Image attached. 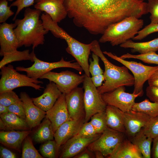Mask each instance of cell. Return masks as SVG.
<instances>
[{
    "label": "cell",
    "mask_w": 158,
    "mask_h": 158,
    "mask_svg": "<svg viewBox=\"0 0 158 158\" xmlns=\"http://www.w3.org/2000/svg\"><path fill=\"white\" fill-rule=\"evenodd\" d=\"M41 11L36 9L26 8L22 19H16V27L14 29L17 38L19 47L32 46V49L43 44L44 35L49 31L44 27L40 19Z\"/></svg>",
    "instance_id": "obj_2"
},
{
    "label": "cell",
    "mask_w": 158,
    "mask_h": 158,
    "mask_svg": "<svg viewBox=\"0 0 158 158\" xmlns=\"http://www.w3.org/2000/svg\"><path fill=\"white\" fill-rule=\"evenodd\" d=\"M8 0H0V23L6 22L7 19L14 14L8 6Z\"/></svg>",
    "instance_id": "obj_38"
},
{
    "label": "cell",
    "mask_w": 158,
    "mask_h": 158,
    "mask_svg": "<svg viewBox=\"0 0 158 158\" xmlns=\"http://www.w3.org/2000/svg\"><path fill=\"white\" fill-rule=\"evenodd\" d=\"M107 127L125 133L124 112L113 106L107 105L105 110Z\"/></svg>",
    "instance_id": "obj_23"
},
{
    "label": "cell",
    "mask_w": 158,
    "mask_h": 158,
    "mask_svg": "<svg viewBox=\"0 0 158 158\" xmlns=\"http://www.w3.org/2000/svg\"><path fill=\"white\" fill-rule=\"evenodd\" d=\"M120 57L124 59L131 58L137 59L145 63L158 65V54L155 52H150L138 55H133L127 53Z\"/></svg>",
    "instance_id": "obj_32"
},
{
    "label": "cell",
    "mask_w": 158,
    "mask_h": 158,
    "mask_svg": "<svg viewBox=\"0 0 158 158\" xmlns=\"http://www.w3.org/2000/svg\"><path fill=\"white\" fill-rule=\"evenodd\" d=\"M146 95L151 101L158 103V87L148 86L146 89Z\"/></svg>",
    "instance_id": "obj_44"
},
{
    "label": "cell",
    "mask_w": 158,
    "mask_h": 158,
    "mask_svg": "<svg viewBox=\"0 0 158 158\" xmlns=\"http://www.w3.org/2000/svg\"><path fill=\"white\" fill-rule=\"evenodd\" d=\"M41 18L45 29L50 31L55 37L66 41L68 45L66 51L75 58L85 74L90 76L88 59L92 46V42L85 44L78 41L60 27L58 23L53 20L50 16L46 13L42 14Z\"/></svg>",
    "instance_id": "obj_3"
},
{
    "label": "cell",
    "mask_w": 158,
    "mask_h": 158,
    "mask_svg": "<svg viewBox=\"0 0 158 158\" xmlns=\"http://www.w3.org/2000/svg\"><path fill=\"white\" fill-rule=\"evenodd\" d=\"M62 94L56 84L51 82L46 85L42 95L32 99L36 106L46 112L53 106Z\"/></svg>",
    "instance_id": "obj_21"
},
{
    "label": "cell",
    "mask_w": 158,
    "mask_h": 158,
    "mask_svg": "<svg viewBox=\"0 0 158 158\" xmlns=\"http://www.w3.org/2000/svg\"><path fill=\"white\" fill-rule=\"evenodd\" d=\"M39 125L33 135V140L35 142L39 143L44 142L49 140H53L54 132L51 123L49 119L45 117Z\"/></svg>",
    "instance_id": "obj_27"
},
{
    "label": "cell",
    "mask_w": 158,
    "mask_h": 158,
    "mask_svg": "<svg viewBox=\"0 0 158 158\" xmlns=\"http://www.w3.org/2000/svg\"><path fill=\"white\" fill-rule=\"evenodd\" d=\"M9 112L13 113L26 120L25 109L23 102L20 101L8 107Z\"/></svg>",
    "instance_id": "obj_42"
},
{
    "label": "cell",
    "mask_w": 158,
    "mask_h": 158,
    "mask_svg": "<svg viewBox=\"0 0 158 158\" xmlns=\"http://www.w3.org/2000/svg\"><path fill=\"white\" fill-rule=\"evenodd\" d=\"M91 42V51L99 56L104 66L103 73L104 83L101 86L97 87L100 94L112 91L121 86H134V78L129 72L128 68L124 66H118L112 63L104 55L99 42L94 40Z\"/></svg>",
    "instance_id": "obj_4"
},
{
    "label": "cell",
    "mask_w": 158,
    "mask_h": 158,
    "mask_svg": "<svg viewBox=\"0 0 158 158\" xmlns=\"http://www.w3.org/2000/svg\"><path fill=\"white\" fill-rule=\"evenodd\" d=\"M101 134L89 137H73L63 145L59 157L73 158L86 148L91 143L98 138Z\"/></svg>",
    "instance_id": "obj_19"
},
{
    "label": "cell",
    "mask_w": 158,
    "mask_h": 158,
    "mask_svg": "<svg viewBox=\"0 0 158 158\" xmlns=\"http://www.w3.org/2000/svg\"><path fill=\"white\" fill-rule=\"evenodd\" d=\"M35 0H16L13 2L10 6H16L17 8V11L13 19V20H16L17 16L20 11L24 8H28L34 5Z\"/></svg>",
    "instance_id": "obj_43"
},
{
    "label": "cell",
    "mask_w": 158,
    "mask_h": 158,
    "mask_svg": "<svg viewBox=\"0 0 158 158\" xmlns=\"http://www.w3.org/2000/svg\"><path fill=\"white\" fill-rule=\"evenodd\" d=\"M142 129L147 136L153 139L158 137V116L152 117Z\"/></svg>",
    "instance_id": "obj_35"
},
{
    "label": "cell",
    "mask_w": 158,
    "mask_h": 158,
    "mask_svg": "<svg viewBox=\"0 0 158 158\" xmlns=\"http://www.w3.org/2000/svg\"><path fill=\"white\" fill-rule=\"evenodd\" d=\"M31 132V130L1 131L0 142L5 146L19 151L24 140Z\"/></svg>",
    "instance_id": "obj_22"
},
{
    "label": "cell",
    "mask_w": 158,
    "mask_h": 158,
    "mask_svg": "<svg viewBox=\"0 0 158 158\" xmlns=\"http://www.w3.org/2000/svg\"><path fill=\"white\" fill-rule=\"evenodd\" d=\"M45 117L51 121L54 132L63 123L72 119L67 108L65 94L62 93L53 106L46 111Z\"/></svg>",
    "instance_id": "obj_15"
},
{
    "label": "cell",
    "mask_w": 158,
    "mask_h": 158,
    "mask_svg": "<svg viewBox=\"0 0 158 158\" xmlns=\"http://www.w3.org/2000/svg\"><path fill=\"white\" fill-rule=\"evenodd\" d=\"M21 158H43L35 148L32 139L28 136L23 141Z\"/></svg>",
    "instance_id": "obj_33"
},
{
    "label": "cell",
    "mask_w": 158,
    "mask_h": 158,
    "mask_svg": "<svg viewBox=\"0 0 158 158\" xmlns=\"http://www.w3.org/2000/svg\"><path fill=\"white\" fill-rule=\"evenodd\" d=\"M59 149L55 140H49L44 142L40 147V151L43 157L55 158Z\"/></svg>",
    "instance_id": "obj_34"
},
{
    "label": "cell",
    "mask_w": 158,
    "mask_h": 158,
    "mask_svg": "<svg viewBox=\"0 0 158 158\" xmlns=\"http://www.w3.org/2000/svg\"><path fill=\"white\" fill-rule=\"evenodd\" d=\"M90 121L97 133L102 134L107 128L105 111L97 113L92 115Z\"/></svg>",
    "instance_id": "obj_31"
},
{
    "label": "cell",
    "mask_w": 158,
    "mask_h": 158,
    "mask_svg": "<svg viewBox=\"0 0 158 158\" xmlns=\"http://www.w3.org/2000/svg\"><path fill=\"white\" fill-rule=\"evenodd\" d=\"M94 153L87 148L73 158H94Z\"/></svg>",
    "instance_id": "obj_47"
},
{
    "label": "cell",
    "mask_w": 158,
    "mask_h": 158,
    "mask_svg": "<svg viewBox=\"0 0 158 158\" xmlns=\"http://www.w3.org/2000/svg\"><path fill=\"white\" fill-rule=\"evenodd\" d=\"M0 117L6 126V129L25 130L30 128L26 120L13 113L8 112L1 114Z\"/></svg>",
    "instance_id": "obj_28"
},
{
    "label": "cell",
    "mask_w": 158,
    "mask_h": 158,
    "mask_svg": "<svg viewBox=\"0 0 158 158\" xmlns=\"http://www.w3.org/2000/svg\"><path fill=\"white\" fill-rule=\"evenodd\" d=\"M21 100L20 98L13 90L5 92L0 94V104L7 107Z\"/></svg>",
    "instance_id": "obj_36"
},
{
    "label": "cell",
    "mask_w": 158,
    "mask_h": 158,
    "mask_svg": "<svg viewBox=\"0 0 158 158\" xmlns=\"http://www.w3.org/2000/svg\"><path fill=\"white\" fill-rule=\"evenodd\" d=\"M33 50L30 53L28 49L22 51L17 50L5 54L0 62V68L14 61L29 60L34 62V57L36 55Z\"/></svg>",
    "instance_id": "obj_29"
},
{
    "label": "cell",
    "mask_w": 158,
    "mask_h": 158,
    "mask_svg": "<svg viewBox=\"0 0 158 158\" xmlns=\"http://www.w3.org/2000/svg\"><path fill=\"white\" fill-rule=\"evenodd\" d=\"M0 69V94L23 87H31L39 90L44 88L39 84H43L42 81L19 73L11 65L4 66Z\"/></svg>",
    "instance_id": "obj_6"
},
{
    "label": "cell",
    "mask_w": 158,
    "mask_h": 158,
    "mask_svg": "<svg viewBox=\"0 0 158 158\" xmlns=\"http://www.w3.org/2000/svg\"><path fill=\"white\" fill-rule=\"evenodd\" d=\"M158 32V23L150 24L139 31L137 35L133 39L134 40H140L154 32Z\"/></svg>",
    "instance_id": "obj_40"
},
{
    "label": "cell",
    "mask_w": 158,
    "mask_h": 158,
    "mask_svg": "<svg viewBox=\"0 0 158 158\" xmlns=\"http://www.w3.org/2000/svg\"><path fill=\"white\" fill-rule=\"evenodd\" d=\"M147 8L148 13L151 14L150 23H158V0H148Z\"/></svg>",
    "instance_id": "obj_39"
},
{
    "label": "cell",
    "mask_w": 158,
    "mask_h": 158,
    "mask_svg": "<svg viewBox=\"0 0 158 158\" xmlns=\"http://www.w3.org/2000/svg\"><path fill=\"white\" fill-rule=\"evenodd\" d=\"M152 142L151 157L153 158H158V137L154 138Z\"/></svg>",
    "instance_id": "obj_49"
},
{
    "label": "cell",
    "mask_w": 158,
    "mask_h": 158,
    "mask_svg": "<svg viewBox=\"0 0 158 158\" xmlns=\"http://www.w3.org/2000/svg\"><path fill=\"white\" fill-rule=\"evenodd\" d=\"M35 9L44 12L53 20L57 23L67 16L64 0H35Z\"/></svg>",
    "instance_id": "obj_17"
},
{
    "label": "cell",
    "mask_w": 158,
    "mask_h": 158,
    "mask_svg": "<svg viewBox=\"0 0 158 158\" xmlns=\"http://www.w3.org/2000/svg\"><path fill=\"white\" fill-rule=\"evenodd\" d=\"M0 153L1 158H16V154L2 146H0Z\"/></svg>",
    "instance_id": "obj_45"
},
{
    "label": "cell",
    "mask_w": 158,
    "mask_h": 158,
    "mask_svg": "<svg viewBox=\"0 0 158 158\" xmlns=\"http://www.w3.org/2000/svg\"><path fill=\"white\" fill-rule=\"evenodd\" d=\"M143 0H64L67 16L75 25L94 35L102 34L113 23L143 15Z\"/></svg>",
    "instance_id": "obj_1"
},
{
    "label": "cell",
    "mask_w": 158,
    "mask_h": 158,
    "mask_svg": "<svg viewBox=\"0 0 158 158\" xmlns=\"http://www.w3.org/2000/svg\"><path fill=\"white\" fill-rule=\"evenodd\" d=\"M0 128L1 130H6V126L1 118H0Z\"/></svg>",
    "instance_id": "obj_52"
},
{
    "label": "cell",
    "mask_w": 158,
    "mask_h": 158,
    "mask_svg": "<svg viewBox=\"0 0 158 158\" xmlns=\"http://www.w3.org/2000/svg\"><path fill=\"white\" fill-rule=\"evenodd\" d=\"M124 48H130L133 53L138 52L140 54L158 51V37L152 40L144 42H136L129 40L120 45Z\"/></svg>",
    "instance_id": "obj_25"
},
{
    "label": "cell",
    "mask_w": 158,
    "mask_h": 158,
    "mask_svg": "<svg viewBox=\"0 0 158 158\" xmlns=\"http://www.w3.org/2000/svg\"><path fill=\"white\" fill-rule=\"evenodd\" d=\"M9 112L8 107L0 104V114Z\"/></svg>",
    "instance_id": "obj_50"
},
{
    "label": "cell",
    "mask_w": 158,
    "mask_h": 158,
    "mask_svg": "<svg viewBox=\"0 0 158 158\" xmlns=\"http://www.w3.org/2000/svg\"><path fill=\"white\" fill-rule=\"evenodd\" d=\"M147 81L149 86L158 87V70L151 75Z\"/></svg>",
    "instance_id": "obj_48"
},
{
    "label": "cell",
    "mask_w": 158,
    "mask_h": 158,
    "mask_svg": "<svg viewBox=\"0 0 158 158\" xmlns=\"http://www.w3.org/2000/svg\"><path fill=\"white\" fill-rule=\"evenodd\" d=\"M153 140V138L145 135L142 128L130 140L139 150L143 158H150L151 146Z\"/></svg>",
    "instance_id": "obj_26"
},
{
    "label": "cell",
    "mask_w": 158,
    "mask_h": 158,
    "mask_svg": "<svg viewBox=\"0 0 158 158\" xmlns=\"http://www.w3.org/2000/svg\"><path fill=\"white\" fill-rule=\"evenodd\" d=\"M132 110L142 112L151 117H154L158 116V103L151 102L145 99L141 102H135Z\"/></svg>",
    "instance_id": "obj_30"
},
{
    "label": "cell",
    "mask_w": 158,
    "mask_h": 158,
    "mask_svg": "<svg viewBox=\"0 0 158 158\" xmlns=\"http://www.w3.org/2000/svg\"><path fill=\"white\" fill-rule=\"evenodd\" d=\"M93 61L91 59L89 60L90 62L89 70L90 74L92 76L104 73L103 71L101 68L99 64V56L93 53L92 54Z\"/></svg>",
    "instance_id": "obj_41"
},
{
    "label": "cell",
    "mask_w": 158,
    "mask_h": 158,
    "mask_svg": "<svg viewBox=\"0 0 158 158\" xmlns=\"http://www.w3.org/2000/svg\"><path fill=\"white\" fill-rule=\"evenodd\" d=\"M100 134H101L97 133L95 129L90 121H87L84 123L78 133L75 136L78 137H89L96 136Z\"/></svg>",
    "instance_id": "obj_37"
},
{
    "label": "cell",
    "mask_w": 158,
    "mask_h": 158,
    "mask_svg": "<svg viewBox=\"0 0 158 158\" xmlns=\"http://www.w3.org/2000/svg\"><path fill=\"white\" fill-rule=\"evenodd\" d=\"M8 1H12L13 0H8Z\"/></svg>",
    "instance_id": "obj_53"
},
{
    "label": "cell",
    "mask_w": 158,
    "mask_h": 158,
    "mask_svg": "<svg viewBox=\"0 0 158 158\" xmlns=\"http://www.w3.org/2000/svg\"><path fill=\"white\" fill-rule=\"evenodd\" d=\"M66 100L71 118L75 120L85 119L83 88L77 87L66 94Z\"/></svg>",
    "instance_id": "obj_13"
},
{
    "label": "cell",
    "mask_w": 158,
    "mask_h": 158,
    "mask_svg": "<svg viewBox=\"0 0 158 158\" xmlns=\"http://www.w3.org/2000/svg\"><path fill=\"white\" fill-rule=\"evenodd\" d=\"M14 23H2L0 25V55L14 52L19 48L18 41L14 29L16 27Z\"/></svg>",
    "instance_id": "obj_16"
},
{
    "label": "cell",
    "mask_w": 158,
    "mask_h": 158,
    "mask_svg": "<svg viewBox=\"0 0 158 158\" xmlns=\"http://www.w3.org/2000/svg\"><path fill=\"white\" fill-rule=\"evenodd\" d=\"M90 78L93 83L97 87L101 86L103 84V82L105 80L103 74L93 76Z\"/></svg>",
    "instance_id": "obj_46"
},
{
    "label": "cell",
    "mask_w": 158,
    "mask_h": 158,
    "mask_svg": "<svg viewBox=\"0 0 158 158\" xmlns=\"http://www.w3.org/2000/svg\"><path fill=\"white\" fill-rule=\"evenodd\" d=\"M83 83L86 122L88 121L94 114L105 111L107 104L102 99L97 88L93 83L90 77L85 75Z\"/></svg>",
    "instance_id": "obj_9"
},
{
    "label": "cell",
    "mask_w": 158,
    "mask_h": 158,
    "mask_svg": "<svg viewBox=\"0 0 158 158\" xmlns=\"http://www.w3.org/2000/svg\"><path fill=\"white\" fill-rule=\"evenodd\" d=\"M85 122V119H71L60 125L56 130L54 138L58 149L69 140L76 135Z\"/></svg>",
    "instance_id": "obj_18"
},
{
    "label": "cell",
    "mask_w": 158,
    "mask_h": 158,
    "mask_svg": "<svg viewBox=\"0 0 158 158\" xmlns=\"http://www.w3.org/2000/svg\"><path fill=\"white\" fill-rule=\"evenodd\" d=\"M126 136L125 133L114 130L107 127L105 131L96 140L87 147L94 152H101L105 157L111 154L118 145Z\"/></svg>",
    "instance_id": "obj_10"
},
{
    "label": "cell",
    "mask_w": 158,
    "mask_h": 158,
    "mask_svg": "<svg viewBox=\"0 0 158 158\" xmlns=\"http://www.w3.org/2000/svg\"><path fill=\"white\" fill-rule=\"evenodd\" d=\"M93 152L94 153L95 158H105L102 153L100 151H96Z\"/></svg>",
    "instance_id": "obj_51"
},
{
    "label": "cell",
    "mask_w": 158,
    "mask_h": 158,
    "mask_svg": "<svg viewBox=\"0 0 158 158\" xmlns=\"http://www.w3.org/2000/svg\"><path fill=\"white\" fill-rule=\"evenodd\" d=\"M107 158H143L137 147L128 139H125Z\"/></svg>",
    "instance_id": "obj_24"
},
{
    "label": "cell",
    "mask_w": 158,
    "mask_h": 158,
    "mask_svg": "<svg viewBox=\"0 0 158 158\" xmlns=\"http://www.w3.org/2000/svg\"><path fill=\"white\" fill-rule=\"evenodd\" d=\"M65 61L63 57L57 62H49L38 59L35 55L34 58V63L28 67L18 66L16 69L18 71L25 72L29 77L38 79L43 75L52 70L58 68H68L74 69L81 74L83 71L80 64L77 62Z\"/></svg>",
    "instance_id": "obj_8"
},
{
    "label": "cell",
    "mask_w": 158,
    "mask_h": 158,
    "mask_svg": "<svg viewBox=\"0 0 158 158\" xmlns=\"http://www.w3.org/2000/svg\"><path fill=\"white\" fill-rule=\"evenodd\" d=\"M152 117L142 112L132 110L124 112L125 134L130 140L144 127Z\"/></svg>",
    "instance_id": "obj_14"
},
{
    "label": "cell",
    "mask_w": 158,
    "mask_h": 158,
    "mask_svg": "<svg viewBox=\"0 0 158 158\" xmlns=\"http://www.w3.org/2000/svg\"><path fill=\"white\" fill-rule=\"evenodd\" d=\"M85 75V74L79 75L68 70L59 73L50 71L40 79H47L50 82H54L62 93L66 94L83 83Z\"/></svg>",
    "instance_id": "obj_11"
},
{
    "label": "cell",
    "mask_w": 158,
    "mask_h": 158,
    "mask_svg": "<svg viewBox=\"0 0 158 158\" xmlns=\"http://www.w3.org/2000/svg\"><path fill=\"white\" fill-rule=\"evenodd\" d=\"M125 86H121L113 91L101 94L102 98L107 105L115 107L124 112L131 110L135 103V100L139 94L125 92Z\"/></svg>",
    "instance_id": "obj_12"
},
{
    "label": "cell",
    "mask_w": 158,
    "mask_h": 158,
    "mask_svg": "<svg viewBox=\"0 0 158 158\" xmlns=\"http://www.w3.org/2000/svg\"><path fill=\"white\" fill-rule=\"evenodd\" d=\"M143 20L130 17L109 25L99 40L101 43L109 42L113 46L120 45L133 39L142 27Z\"/></svg>",
    "instance_id": "obj_5"
},
{
    "label": "cell",
    "mask_w": 158,
    "mask_h": 158,
    "mask_svg": "<svg viewBox=\"0 0 158 158\" xmlns=\"http://www.w3.org/2000/svg\"><path fill=\"white\" fill-rule=\"evenodd\" d=\"M20 95L23 104L26 120L30 128L38 126L42 120L45 117L46 112L36 106L32 98L26 92H21Z\"/></svg>",
    "instance_id": "obj_20"
},
{
    "label": "cell",
    "mask_w": 158,
    "mask_h": 158,
    "mask_svg": "<svg viewBox=\"0 0 158 158\" xmlns=\"http://www.w3.org/2000/svg\"><path fill=\"white\" fill-rule=\"evenodd\" d=\"M104 54L127 67L132 73L134 79V89L133 93L139 94L140 97L143 95V85L145 83L156 71L158 70V65L152 66L144 65L140 63L134 61H129L123 59L111 52L104 51Z\"/></svg>",
    "instance_id": "obj_7"
}]
</instances>
